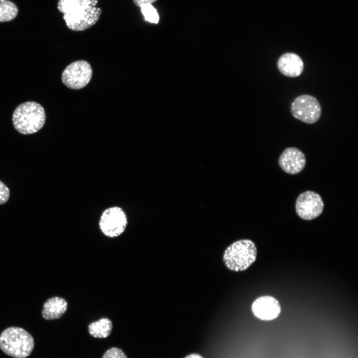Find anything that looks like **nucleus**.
Here are the masks:
<instances>
[{"instance_id":"nucleus-1","label":"nucleus","mask_w":358,"mask_h":358,"mask_svg":"<svg viewBox=\"0 0 358 358\" xmlns=\"http://www.w3.org/2000/svg\"><path fill=\"white\" fill-rule=\"evenodd\" d=\"M98 0H58L57 8L63 13L67 27L76 31L85 30L94 25L102 13L96 7Z\"/></svg>"},{"instance_id":"nucleus-2","label":"nucleus","mask_w":358,"mask_h":358,"mask_svg":"<svg viewBox=\"0 0 358 358\" xmlns=\"http://www.w3.org/2000/svg\"><path fill=\"white\" fill-rule=\"evenodd\" d=\"M46 115L43 107L35 101H27L19 104L12 115L14 128L20 133L31 134L43 126Z\"/></svg>"},{"instance_id":"nucleus-3","label":"nucleus","mask_w":358,"mask_h":358,"mask_svg":"<svg viewBox=\"0 0 358 358\" xmlns=\"http://www.w3.org/2000/svg\"><path fill=\"white\" fill-rule=\"evenodd\" d=\"M34 346L32 336L24 329L10 327L0 335V348L7 355L15 358H25L32 353Z\"/></svg>"},{"instance_id":"nucleus-4","label":"nucleus","mask_w":358,"mask_h":358,"mask_svg":"<svg viewBox=\"0 0 358 358\" xmlns=\"http://www.w3.org/2000/svg\"><path fill=\"white\" fill-rule=\"evenodd\" d=\"M257 249L255 243L249 239L234 242L225 250L223 260L226 267L234 271L249 268L256 260Z\"/></svg>"},{"instance_id":"nucleus-5","label":"nucleus","mask_w":358,"mask_h":358,"mask_svg":"<svg viewBox=\"0 0 358 358\" xmlns=\"http://www.w3.org/2000/svg\"><path fill=\"white\" fill-rule=\"evenodd\" d=\"M128 224L126 213L120 207L114 206L105 209L101 213L99 228L102 233L109 238H116L125 230Z\"/></svg>"},{"instance_id":"nucleus-6","label":"nucleus","mask_w":358,"mask_h":358,"mask_svg":"<svg viewBox=\"0 0 358 358\" xmlns=\"http://www.w3.org/2000/svg\"><path fill=\"white\" fill-rule=\"evenodd\" d=\"M92 75V70L90 63L85 60H78L71 63L65 69L61 79L67 87L79 90L89 83Z\"/></svg>"},{"instance_id":"nucleus-7","label":"nucleus","mask_w":358,"mask_h":358,"mask_svg":"<svg viewBox=\"0 0 358 358\" xmlns=\"http://www.w3.org/2000/svg\"><path fill=\"white\" fill-rule=\"evenodd\" d=\"M291 112L293 116L305 123L317 122L321 115V107L314 96L303 94L297 97L292 102Z\"/></svg>"},{"instance_id":"nucleus-8","label":"nucleus","mask_w":358,"mask_h":358,"mask_svg":"<svg viewBox=\"0 0 358 358\" xmlns=\"http://www.w3.org/2000/svg\"><path fill=\"white\" fill-rule=\"evenodd\" d=\"M324 203L321 197L312 191H306L297 197L295 209L298 216L305 220H313L323 212Z\"/></svg>"},{"instance_id":"nucleus-9","label":"nucleus","mask_w":358,"mask_h":358,"mask_svg":"<svg viewBox=\"0 0 358 358\" xmlns=\"http://www.w3.org/2000/svg\"><path fill=\"white\" fill-rule=\"evenodd\" d=\"M251 309L255 317L264 321L276 319L281 312V307L278 301L269 295L257 298L252 303Z\"/></svg>"},{"instance_id":"nucleus-10","label":"nucleus","mask_w":358,"mask_h":358,"mask_svg":"<svg viewBox=\"0 0 358 358\" xmlns=\"http://www.w3.org/2000/svg\"><path fill=\"white\" fill-rule=\"evenodd\" d=\"M278 163L285 173L294 175L303 170L306 159L301 151L295 147H289L285 149L280 155Z\"/></svg>"},{"instance_id":"nucleus-11","label":"nucleus","mask_w":358,"mask_h":358,"mask_svg":"<svg viewBox=\"0 0 358 358\" xmlns=\"http://www.w3.org/2000/svg\"><path fill=\"white\" fill-rule=\"evenodd\" d=\"M277 66L281 74L288 77H296L300 76L304 68L302 60L296 54L286 53L278 59Z\"/></svg>"},{"instance_id":"nucleus-12","label":"nucleus","mask_w":358,"mask_h":358,"mask_svg":"<svg viewBox=\"0 0 358 358\" xmlns=\"http://www.w3.org/2000/svg\"><path fill=\"white\" fill-rule=\"evenodd\" d=\"M67 307L68 303L65 299L58 296L50 298L43 305L42 317L48 320L57 319L63 315Z\"/></svg>"},{"instance_id":"nucleus-13","label":"nucleus","mask_w":358,"mask_h":358,"mask_svg":"<svg viewBox=\"0 0 358 358\" xmlns=\"http://www.w3.org/2000/svg\"><path fill=\"white\" fill-rule=\"evenodd\" d=\"M112 329V323L107 318H102L93 322L88 326L89 333L92 337L106 338L109 336Z\"/></svg>"},{"instance_id":"nucleus-14","label":"nucleus","mask_w":358,"mask_h":358,"mask_svg":"<svg viewBox=\"0 0 358 358\" xmlns=\"http://www.w3.org/2000/svg\"><path fill=\"white\" fill-rule=\"evenodd\" d=\"M18 12V8L14 2L9 0H0V22L13 20Z\"/></svg>"},{"instance_id":"nucleus-15","label":"nucleus","mask_w":358,"mask_h":358,"mask_svg":"<svg viewBox=\"0 0 358 358\" xmlns=\"http://www.w3.org/2000/svg\"><path fill=\"white\" fill-rule=\"evenodd\" d=\"M140 7L145 21L155 24L159 22L160 19L159 14L157 9L151 4H146Z\"/></svg>"},{"instance_id":"nucleus-16","label":"nucleus","mask_w":358,"mask_h":358,"mask_svg":"<svg viewBox=\"0 0 358 358\" xmlns=\"http://www.w3.org/2000/svg\"><path fill=\"white\" fill-rule=\"evenodd\" d=\"M102 358H127L125 353L120 349L113 347L107 350Z\"/></svg>"},{"instance_id":"nucleus-17","label":"nucleus","mask_w":358,"mask_h":358,"mask_svg":"<svg viewBox=\"0 0 358 358\" xmlns=\"http://www.w3.org/2000/svg\"><path fill=\"white\" fill-rule=\"evenodd\" d=\"M9 197V190L8 188L0 180V204L5 203Z\"/></svg>"},{"instance_id":"nucleus-18","label":"nucleus","mask_w":358,"mask_h":358,"mask_svg":"<svg viewBox=\"0 0 358 358\" xmlns=\"http://www.w3.org/2000/svg\"><path fill=\"white\" fill-rule=\"evenodd\" d=\"M134 3L138 7H141L146 4H152L157 0H132Z\"/></svg>"},{"instance_id":"nucleus-19","label":"nucleus","mask_w":358,"mask_h":358,"mask_svg":"<svg viewBox=\"0 0 358 358\" xmlns=\"http://www.w3.org/2000/svg\"><path fill=\"white\" fill-rule=\"evenodd\" d=\"M184 358H203L201 355L198 354H190Z\"/></svg>"}]
</instances>
